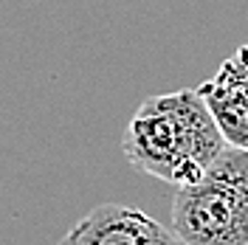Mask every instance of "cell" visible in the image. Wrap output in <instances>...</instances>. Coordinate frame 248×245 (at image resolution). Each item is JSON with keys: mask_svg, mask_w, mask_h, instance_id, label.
I'll return each mask as SVG.
<instances>
[{"mask_svg": "<svg viewBox=\"0 0 248 245\" xmlns=\"http://www.w3.org/2000/svg\"><path fill=\"white\" fill-rule=\"evenodd\" d=\"M57 245H184L172 229L122 203H102L91 209Z\"/></svg>", "mask_w": 248, "mask_h": 245, "instance_id": "obj_3", "label": "cell"}, {"mask_svg": "<svg viewBox=\"0 0 248 245\" xmlns=\"http://www.w3.org/2000/svg\"><path fill=\"white\" fill-rule=\"evenodd\" d=\"M215 79L226 82V85H234V88L248 91V43H246V46H240L229 60L217 68Z\"/></svg>", "mask_w": 248, "mask_h": 245, "instance_id": "obj_5", "label": "cell"}, {"mask_svg": "<svg viewBox=\"0 0 248 245\" xmlns=\"http://www.w3.org/2000/svg\"><path fill=\"white\" fill-rule=\"evenodd\" d=\"M172 231L184 245H248V153L223 147L201 178L172 198Z\"/></svg>", "mask_w": 248, "mask_h": 245, "instance_id": "obj_2", "label": "cell"}, {"mask_svg": "<svg viewBox=\"0 0 248 245\" xmlns=\"http://www.w3.org/2000/svg\"><path fill=\"white\" fill-rule=\"evenodd\" d=\"M223 147L226 141L198 91L147 96L122 136L124 158L172 186L201 178Z\"/></svg>", "mask_w": 248, "mask_h": 245, "instance_id": "obj_1", "label": "cell"}, {"mask_svg": "<svg viewBox=\"0 0 248 245\" xmlns=\"http://www.w3.org/2000/svg\"><path fill=\"white\" fill-rule=\"evenodd\" d=\"M198 93L206 102L223 141L229 147L248 153V91L226 85V82L212 77L198 88Z\"/></svg>", "mask_w": 248, "mask_h": 245, "instance_id": "obj_4", "label": "cell"}]
</instances>
